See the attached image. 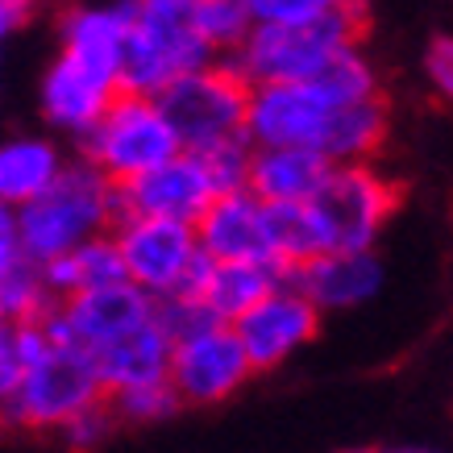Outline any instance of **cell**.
Returning <instances> with one entry per match:
<instances>
[{
    "label": "cell",
    "mask_w": 453,
    "mask_h": 453,
    "mask_svg": "<svg viewBox=\"0 0 453 453\" xmlns=\"http://www.w3.org/2000/svg\"><path fill=\"white\" fill-rule=\"evenodd\" d=\"M67 166V154L46 134H9L0 138V204L26 208L38 200Z\"/></svg>",
    "instance_id": "44dd1931"
},
{
    "label": "cell",
    "mask_w": 453,
    "mask_h": 453,
    "mask_svg": "<svg viewBox=\"0 0 453 453\" xmlns=\"http://www.w3.org/2000/svg\"><path fill=\"white\" fill-rule=\"evenodd\" d=\"M250 379H254V366L229 325H208L171 345L166 383L175 391L179 408H217L225 399H234Z\"/></svg>",
    "instance_id": "30bf717a"
},
{
    "label": "cell",
    "mask_w": 453,
    "mask_h": 453,
    "mask_svg": "<svg viewBox=\"0 0 453 453\" xmlns=\"http://www.w3.org/2000/svg\"><path fill=\"white\" fill-rule=\"evenodd\" d=\"M21 21H26V13L0 0V50H4V42H9V38L17 34V26H21Z\"/></svg>",
    "instance_id": "d6a6232c"
},
{
    "label": "cell",
    "mask_w": 453,
    "mask_h": 453,
    "mask_svg": "<svg viewBox=\"0 0 453 453\" xmlns=\"http://www.w3.org/2000/svg\"><path fill=\"white\" fill-rule=\"evenodd\" d=\"M192 229H196V242H200V254L208 262H271L266 204H258L250 192L217 196L200 212V220Z\"/></svg>",
    "instance_id": "2e32d148"
},
{
    "label": "cell",
    "mask_w": 453,
    "mask_h": 453,
    "mask_svg": "<svg viewBox=\"0 0 453 453\" xmlns=\"http://www.w3.org/2000/svg\"><path fill=\"white\" fill-rule=\"evenodd\" d=\"M316 225L325 234L329 254L337 250H374L387 220L399 208V183L379 171V163L333 166L325 188L312 196Z\"/></svg>",
    "instance_id": "ba28073f"
},
{
    "label": "cell",
    "mask_w": 453,
    "mask_h": 453,
    "mask_svg": "<svg viewBox=\"0 0 453 453\" xmlns=\"http://www.w3.org/2000/svg\"><path fill=\"white\" fill-rule=\"evenodd\" d=\"M320 92V96L329 100V104H371V100H383V80H379V67H374L366 50L362 46H345L337 55L325 63V67L316 71L312 80H308Z\"/></svg>",
    "instance_id": "603a6c76"
},
{
    "label": "cell",
    "mask_w": 453,
    "mask_h": 453,
    "mask_svg": "<svg viewBox=\"0 0 453 453\" xmlns=\"http://www.w3.org/2000/svg\"><path fill=\"white\" fill-rule=\"evenodd\" d=\"M333 166L308 150H254L250 154L246 192L266 208L312 204V196L325 188Z\"/></svg>",
    "instance_id": "d6986e66"
},
{
    "label": "cell",
    "mask_w": 453,
    "mask_h": 453,
    "mask_svg": "<svg viewBox=\"0 0 453 453\" xmlns=\"http://www.w3.org/2000/svg\"><path fill=\"white\" fill-rule=\"evenodd\" d=\"M357 0H242L254 26H308V21H325V17L342 13Z\"/></svg>",
    "instance_id": "83f0119b"
},
{
    "label": "cell",
    "mask_w": 453,
    "mask_h": 453,
    "mask_svg": "<svg viewBox=\"0 0 453 453\" xmlns=\"http://www.w3.org/2000/svg\"><path fill=\"white\" fill-rule=\"evenodd\" d=\"M104 403V387L96 379L92 357L71 345L46 342L38 362L26 371L17 395L0 408V425L17 433H50L58 437L80 412Z\"/></svg>",
    "instance_id": "5b68a950"
},
{
    "label": "cell",
    "mask_w": 453,
    "mask_h": 453,
    "mask_svg": "<svg viewBox=\"0 0 453 453\" xmlns=\"http://www.w3.org/2000/svg\"><path fill=\"white\" fill-rule=\"evenodd\" d=\"M117 225V188L80 158H67L63 175L26 208H17L21 250L34 266L63 258L67 250L112 234Z\"/></svg>",
    "instance_id": "7a4b0ae2"
},
{
    "label": "cell",
    "mask_w": 453,
    "mask_h": 453,
    "mask_svg": "<svg viewBox=\"0 0 453 453\" xmlns=\"http://www.w3.org/2000/svg\"><path fill=\"white\" fill-rule=\"evenodd\" d=\"M246 100L250 83L225 58L192 71L158 96V109L171 121L183 150H208L229 138H246Z\"/></svg>",
    "instance_id": "9c48e42d"
},
{
    "label": "cell",
    "mask_w": 453,
    "mask_h": 453,
    "mask_svg": "<svg viewBox=\"0 0 453 453\" xmlns=\"http://www.w3.org/2000/svg\"><path fill=\"white\" fill-rule=\"evenodd\" d=\"M212 200H217V188H212L204 163L192 150H179L163 166H154V171L117 188V220L138 217V220L196 225Z\"/></svg>",
    "instance_id": "7c38bea8"
},
{
    "label": "cell",
    "mask_w": 453,
    "mask_h": 453,
    "mask_svg": "<svg viewBox=\"0 0 453 453\" xmlns=\"http://www.w3.org/2000/svg\"><path fill=\"white\" fill-rule=\"evenodd\" d=\"M183 4H196V0H183Z\"/></svg>",
    "instance_id": "d590c367"
},
{
    "label": "cell",
    "mask_w": 453,
    "mask_h": 453,
    "mask_svg": "<svg viewBox=\"0 0 453 453\" xmlns=\"http://www.w3.org/2000/svg\"><path fill=\"white\" fill-rule=\"evenodd\" d=\"M425 75L445 104H453V34H437L425 50Z\"/></svg>",
    "instance_id": "4dcf8cb0"
},
{
    "label": "cell",
    "mask_w": 453,
    "mask_h": 453,
    "mask_svg": "<svg viewBox=\"0 0 453 453\" xmlns=\"http://www.w3.org/2000/svg\"><path fill=\"white\" fill-rule=\"evenodd\" d=\"M200 163H204L208 179H212V188H217V196L225 192H246V175H250V154H254V146H250L246 138H229L220 142V146H208V150H192Z\"/></svg>",
    "instance_id": "f1b7e54d"
},
{
    "label": "cell",
    "mask_w": 453,
    "mask_h": 453,
    "mask_svg": "<svg viewBox=\"0 0 453 453\" xmlns=\"http://www.w3.org/2000/svg\"><path fill=\"white\" fill-rule=\"evenodd\" d=\"M150 320H154L150 296H142L134 283H112V288L80 291L71 300H55V308L42 320V329H46L50 342L96 357L104 345L121 342L125 333L142 329Z\"/></svg>",
    "instance_id": "8fae6325"
},
{
    "label": "cell",
    "mask_w": 453,
    "mask_h": 453,
    "mask_svg": "<svg viewBox=\"0 0 453 453\" xmlns=\"http://www.w3.org/2000/svg\"><path fill=\"white\" fill-rule=\"evenodd\" d=\"M75 146H80L75 158L88 163L92 171H100L112 188L146 175V171L163 166L166 158H175L183 150L171 121L158 109V100L125 96V92H117V100L104 109V117Z\"/></svg>",
    "instance_id": "8992f818"
},
{
    "label": "cell",
    "mask_w": 453,
    "mask_h": 453,
    "mask_svg": "<svg viewBox=\"0 0 453 453\" xmlns=\"http://www.w3.org/2000/svg\"><path fill=\"white\" fill-rule=\"evenodd\" d=\"M288 283L312 303L316 312H349L374 300L387 283V266L379 250H337L288 271Z\"/></svg>",
    "instance_id": "9a60e30c"
},
{
    "label": "cell",
    "mask_w": 453,
    "mask_h": 453,
    "mask_svg": "<svg viewBox=\"0 0 453 453\" xmlns=\"http://www.w3.org/2000/svg\"><path fill=\"white\" fill-rule=\"evenodd\" d=\"M46 342L50 337L42 329V320H34V325H9V320H0V408L17 395V387H21L29 366L38 362Z\"/></svg>",
    "instance_id": "d4e9b609"
},
{
    "label": "cell",
    "mask_w": 453,
    "mask_h": 453,
    "mask_svg": "<svg viewBox=\"0 0 453 453\" xmlns=\"http://www.w3.org/2000/svg\"><path fill=\"white\" fill-rule=\"evenodd\" d=\"M109 237L117 246V258H121L125 283H134L154 303L175 300V296H192L208 262L200 254L196 229L192 225H175V220L121 217Z\"/></svg>",
    "instance_id": "52a82bcc"
},
{
    "label": "cell",
    "mask_w": 453,
    "mask_h": 453,
    "mask_svg": "<svg viewBox=\"0 0 453 453\" xmlns=\"http://www.w3.org/2000/svg\"><path fill=\"white\" fill-rule=\"evenodd\" d=\"M283 279L288 275L271 262H204L192 296L204 303V312L217 325H234L237 316H246L258 300H266Z\"/></svg>",
    "instance_id": "ffe728a7"
},
{
    "label": "cell",
    "mask_w": 453,
    "mask_h": 453,
    "mask_svg": "<svg viewBox=\"0 0 453 453\" xmlns=\"http://www.w3.org/2000/svg\"><path fill=\"white\" fill-rule=\"evenodd\" d=\"M4 4H13V9H21V13L29 17V9H34V4H38V0H4Z\"/></svg>",
    "instance_id": "e575fe53"
},
{
    "label": "cell",
    "mask_w": 453,
    "mask_h": 453,
    "mask_svg": "<svg viewBox=\"0 0 453 453\" xmlns=\"http://www.w3.org/2000/svg\"><path fill=\"white\" fill-rule=\"evenodd\" d=\"M192 26L204 38V46L217 58H229L250 38V13L242 9V0H196L192 4Z\"/></svg>",
    "instance_id": "cb8c5ba5"
},
{
    "label": "cell",
    "mask_w": 453,
    "mask_h": 453,
    "mask_svg": "<svg viewBox=\"0 0 453 453\" xmlns=\"http://www.w3.org/2000/svg\"><path fill=\"white\" fill-rule=\"evenodd\" d=\"M117 83L100 80L92 71L75 67L67 58H50V67L42 75V88H38V109H42V121L50 125L55 134L63 138L80 142L92 125L104 117L112 100H117Z\"/></svg>",
    "instance_id": "e0dca14e"
},
{
    "label": "cell",
    "mask_w": 453,
    "mask_h": 453,
    "mask_svg": "<svg viewBox=\"0 0 453 453\" xmlns=\"http://www.w3.org/2000/svg\"><path fill=\"white\" fill-rule=\"evenodd\" d=\"M345 453H433V449H383V445H366V449H345Z\"/></svg>",
    "instance_id": "836d02e7"
},
{
    "label": "cell",
    "mask_w": 453,
    "mask_h": 453,
    "mask_svg": "<svg viewBox=\"0 0 453 453\" xmlns=\"http://www.w3.org/2000/svg\"><path fill=\"white\" fill-rule=\"evenodd\" d=\"M42 283L50 291V300H71L80 291H96V288H112V283H125L121 275V258H117V246L112 237H92L83 246L67 250L63 258L46 262L42 266Z\"/></svg>",
    "instance_id": "7402d4cb"
},
{
    "label": "cell",
    "mask_w": 453,
    "mask_h": 453,
    "mask_svg": "<svg viewBox=\"0 0 453 453\" xmlns=\"http://www.w3.org/2000/svg\"><path fill=\"white\" fill-rule=\"evenodd\" d=\"M171 337L163 333L158 316L142 329L125 333L121 342L104 345L92 366H96V379L104 387V399L117 395V391H134V387H150V383H166V371H171Z\"/></svg>",
    "instance_id": "ac0fdd59"
},
{
    "label": "cell",
    "mask_w": 453,
    "mask_h": 453,
    "mask_svg": "<svg viewBox=\"0 0 453 453\" xmlns=\"http://www.w3.org/2000/svg\"><path fill=\"white\" fill-rule=\"evenodd\" d=\"M26 250H21V234H17V208L0 204V279H9L13 271L26 266Z\"/></svg>",
    "instance_id": "1f68e13d"
},
{
    "label": "cell",
    "mask_w": 453,
    "mask_h": 453,
    "mask_svg": "<svg viewBox=\"0 0 453 453\" xmlns=\"http://www.w3.org/2000/svg\"><path fill=\"white\" fill-rule=\"evenodd\" d=\"M366 38V0H357L342 13L308 26H254L250 38L225 58L250 83H308L337 50L362 46Z\"/></svg>",
    "instance_id": "3957f363"
},
{
    "label": "cell",
    "mask_w": 453,
    "mask_h": 453,
    "mask_svg": "<svg viewBox=\"0 0 453 453\" xmlns=\"http://www.w3.org/2000/svg\"><path fill=\"white\" fill-rule=\"evenodd\" d=\"M134 0H71L58 13V58L121 88Z\"/></svg>",
    "instance_id": "5bb4252c"
},
{
    "label": "cell",
    "mask_w": 453,
    "mask_h": 453,
    "mask_svg": "<svg viewBox=\"0 0 453 453\" xmlns=\"http://www.w3.org/2000/svg\"><path fill=\"white\" fill-rule=\"evenodd\" d=\"M50 308H55V300H50V291L42 283V266L26 262L21 271L0 279V320H9V325H34V320H46Z\"/></svg>",
    "instance_id": "484cf974"
},
{
    "label": "cell",
    "mask_w": 453,
    "mask_h": 453,
    "mask_svg": "<svg viewBox=\"0 0 453 453\" xmlns=\"http://www.w3.org/2000/svg\"><path fill=\"white\" fill-rule=\"evenodd\" d=\"M112 433H117V420H112L109 403H96V408H88V412L75 416V420L58 433V441L67 445V453H100L112 441Z\"/></svg>",
    "instance_id": "f546056e"
},
{
    "label": "cell",
    "mask_w": 453,
    "mask_h": 453,
    "mask_svg": "<svg viewBox=\"0 0 453 453\" xmlns=\"http://www.w3.org/2000/svg\"><path fill=\"white\" fill-rule=\"evenodd\" d=\"M217 63L192 26V4L183 0H134V21L125 38L121 92L158 100L175 80Z\"/></svg>",
    "instance_id": "277c9868"
},
{
    "label": "cell",
    "mask_w": 453,
    "mask_h": 453,
    "mask_svg": "<svg viewBox=\"0 0 453 453\" xmlns=\"http://www.w3.org/2000/svg\"><path fill=\"white\" fill-rule=\"evenodd\" d=\"M109 403L117 428L125 425H163L179 412V399L171 391V383H150V387H134V391H117L104 399Z\"/></svg>",
    "instance_id": "4316f807"
},
{
    "label": "cell",
    "mask_w": 453,
    "mask_h": 453,
    "mask_svg": "<svg viewBox=\"0 0 453 453\" xmlns=\"http://www.w3.org/2000/svg\"><path fill=\"white\" fill-rule=\"evenodd\" d=\"M229 329L237 333L254 374H262L283 366L288 357H296L303 345L312 342L320 333V312L283 279L266 300H258L246 316H237Z\"/></svg>",
    "instance_id": "4fadbf2b"
},
{
    "label": "cell",
    "mask_w": 453,
    "mask_h": 453,
    "mask_svg": "<svg viewBox=\"0 0 453 453\" xmlns=\"http://www.w3.org/2000/svg\"><path fill=\"white\" fill-rule=\"evenodd\" d=\"M387 100L329 104L312 83H262L246 100V142L254 150H308L329 166L374 163L387 146Z\"/></svg>",
    "instance_id": "6da1fadb"
}]
</instances>
